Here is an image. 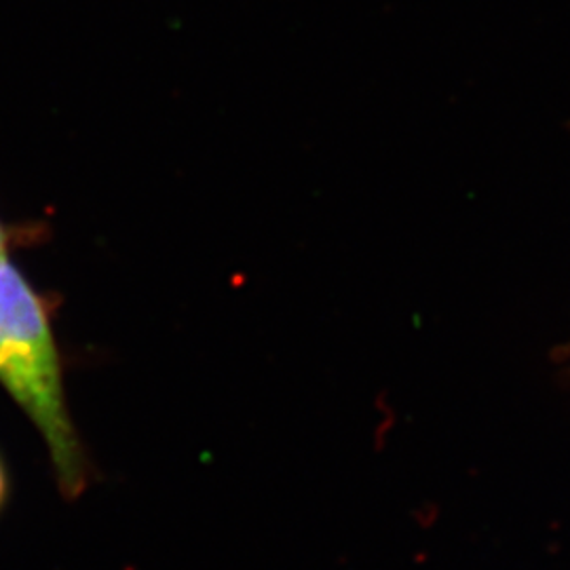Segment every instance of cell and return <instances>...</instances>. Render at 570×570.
<instances>
[{"label": "cell", "mask_w": 570, "mask_h": 570, "mask_svg": "<svg viewBox=\"0 0 570 570\" xmlns=\"http://www.w3.org/2000/svg\"><path fill=\"white\" fill-rule=\"evenodd\" d=\"M0 385L39 429L63 494H81L87 459L68 412L51 320L39 292L9 258L0 261Z\"/></svg>", "instance_id": "1"}, {"label": "cell", "mask_w": 570, "mask_h": 570, "mask_svg": "<svg viewBox=\"0 0 570 570\" xmlns=\"http://www.w3.org/2000/svg\"><path fill=\"white\" fill-rule=\"evenodd\" d=\"M4 499H7V473H4L2 461H0V510L4 505Z\"/></svg>", "instance_id": "2"}, {"label": "cell", "mask_w": 570, "mask_h": 570, "mask_svg": "<svg viewBox=\"0 0 570 570\" xmlns=\"http://www.w3.org/2000/svg\"><path fill=\"white\" fill-rule=\"evenodd\" d=\"M4 258H7V233L0 225V261H4Z\"/></svg>", "instance_id": "3"}]
</instances>
